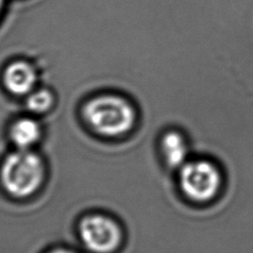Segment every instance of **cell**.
Here are the masks:
<instances>
[{"label": "cell", "mask_w": 253, "mask_h": 253, "mask_svg": "<svg viewBox=\"0 0 253 253\" xmlns=\"http://www.w3.org/2000/svg\"><path fill=\"white\" fill-rule=\"evenodd\" d=\"M86 125L97 134L117 137L129 132L136 122V110L125 96L114 93H99L89 98L82 106Z\"/></svg>", "instance_id": "cell-1"}, {"label": "cell", "mask_w": 253, "mask_h": 253, "mask_svg": "<svg viewBox=\"0 0 253 253\" xmlns=\"http://www.w3.org/2000/svg\"><path fill=\"white\" fill-rule=\"evenodd\" d=\"M45 177L42 158L32 149H16L3 159L0 166V183L5 192L17 199L34 195Z\"/></svg>", "instance_id": "cell-2"}, {"label": "cell", "mask_w": 253, "mask_h": 253, "mask_svg": "<svg viewBox=\"0 0 253 253\" xmlns=\"http://www.w3.org/2000/svg\"><path fill=\"white\" fill-rule=\"evenodd\" d=\"M177 180L183 197L195 205L213 202L224 184L220 167L206 157H191L177 170Z\"/></svg>", "instance_id": "cell-3"}, {"label": "cell", "mask_w": 253, "mask_h": 253, "mask_svg": "<svg viewBox=\"0 0 253 253\" xmlns=\"http://www.w3.org/2000/svg\"><path fill=\"white\" fill-rule=\"evenodd\" d=\"M78 235L83 246L92 253H113L123 241L118 221L100 212L88 213L80 219Z\"/></svg>", "instance_id": "cell-4"}, {"label": "cell", "mask_w": 253, "mask_h": 253, "mask_svg": "<svg viewBox=\"0 0 253 253\" xmlns=\"http://www.w3.org/2000/svg\"><path fill=\"white\" fill-rule=\"evenodd\" d=\"M0 80L8 94L26 97L40 85V66L31 57L14 56L3 65Z\"/></svg>", "instance_id": "cell-5"}, {"label": "cell", "mask_w": 253, "mask_h": 253, "mask_svg": "<svg viewBox=\"0 0 253 253\" xmlns=\"http://www.w3.org/2000/svg\"><path fill=\"white\" fill-rule=\"evenodd\" d=\"M159 149L165 165L176 171L192 157L186 135L174 128H170L161 134Z\"/></svg>", "instance_id": "cell-6"}, {"label": "cell", "mask_w": 253, "mask_h": 253, "mask_svg": "<svg viewBox=\"0 0 253 253\" xmlns=\"http://www.w3.org/2000/svg\"><path fill=\"white\" fill-rule=\"evenodd\" d=\"M42 126L32 117L16 119L10 126L8 135L16 149H32L42 137Z\"/></svg>", "instance_id": "cell-7"}, {"label": "cell", "mask_w": 253, "mask_h": 253, "mask_svg": "<svg viewBox=\"0 0 253 253\" xmlns=\"http://www.w3.org/2000/svg\"><path fill=\"white\" fill-rule=\"evenodd\" d=\"M27 109L35 115L47 113L55 103V95L51 89L44 86H38L25 97Z\"/></svg>", "instance_id": "cell-8"}, {"label": "cell", "mask_w": 253, "mask_h": 253, "mask_svg": "<svg viewBox=\"0 0 253 253\" xmlns=\"http://www.w3.org/2000/svg\"><path fill=\"white\" fill-rule=\"evenodd\" d=\"M8 2H9V0H0V22L3 20L5 14H6Z\"/></svg>", "instance_id": "cell-9"}, {"label": "cell", "mask_w": 253, "mask_h": 253, "mask_svg": "<svg viewBox=\"0 0 253 253\" xmlns=\"http://www.w3.org/2000/svg\"><path fill=\"white\" fill-rule=\"evenodd\" d=\"M47 253H76V252H74L73 250L68 249V248H62V247H60V248L52 249V250H50V251L47 252Z\"/></svg>", "instance_id": "cell-10"}]
</instances>
